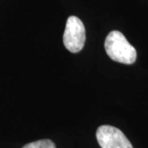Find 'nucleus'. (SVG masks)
Segmentation results:
<instances>
[{
	"label": "nucleus",
	"mask_w": 148,
	"mask_h": 148,
	"mask_svg": "<svg viewBox=\"0 0 148 148\" xmlns=\"http://www.w3.org/2000/svg\"><path fill=\"white\" fill-rule=\"evenodd\" d=\"M105 49L109 57L118 63L132 64L136 61L137 51L120 32L113 31L106 39Z\"/></svg>",
	"instance_id": "obj_1"
},
{
	"label": "nucleus",
	"mask_w": 148,
	"mask_h": 148,
	"mask_svg": "<svg viewBox=\"0 0 148 148\" xmlns=\"http://www.w3.org/2000/svg\"><path fill=\"white\" fill-rule=\"evenodd\" d=\"M63 39L65 48L72 53H77L83 49L86 29L83 22L78 17L71 16L68 18Z\"/></svg>",
	"instance_id": "obj_2"
},
{
	"label": "nucleus",
	"mask_w": 148,
	"mask_h": 148,
	"mask_svg": "<svg viewBox=\"0 0 148 148\" xmlns=\"http://www.w3.org/2000/svg\"><path fill=\"white\" fill-rule=\"evenodd\" d=\"M96 139L101 148H133L123 132L110 125L98 127Z\"/></svg>",
	"instance_id": "obj_3"
},
{
	"label": "nucleus",
	"mask_w": 148,
	"mask_h": 148,
	"mask_svg": "<svg viewBox=\"0 0 148 148\" xmlns=\"http://www.w3.org/2000/svg\"><path fill=\"white\" fill-rule=\"evenodd\" d=\"M22 148H56L55 144L49 139H43L28 143Z\"/></svg>",
	"instance_id": "obj_4"
}]
</instances>
